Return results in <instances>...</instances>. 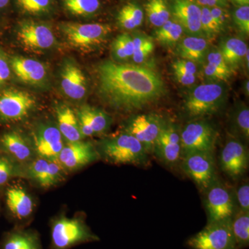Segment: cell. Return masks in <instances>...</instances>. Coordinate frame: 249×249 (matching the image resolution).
<instances>
[{
    "label": "cell",
    "mask_w": 249,
    "mask_h": 249,
    "mask_svg": "<svg viewBox=\"0 0 249 249\" xmlns=\"http://www.w3.org/2000/svg\"><path fill=\"white\" fill-rule=\"evenodd\" d=\"M201 27L206 38H213L222 32V29L215 22L209 7H201Z\"/></svg>",
    "instance_id": "cell-35"
},
{
    "label": "cell",
    "mask_w": 249,
    "mask_h": 249,
    "mask_svg": "<svg viewBox=\"0 0 249 249\" xmlns=\"http://www.w3.org/2000/svg\"><path fill=\"white\" fill-rule=\"evenodd\" d=\"M182 158L196 152H214L218 132L213 124L206 119H194L180 132Z\"/></svg>",
    "instance_id": "cell-5"
},
{
    "label": "cell",
    "mask_w": 249,
    "mask_h": 249,
    "mask_svg": "<svg viewBox=\"0 0 249 249\" xmlns=\"http://www.w3.org/2000/svg\"><path fill=\"white\" fill-rule=\"evenodd\" d=\"M36 105L29 93L17 90H7L0 94V120L14 122L29 115Z\"/></svg>",
    "instance_id": "cell-15"
},
{
    "label": "cell",
    "mask_w": 249,
    "mask_h": 249,
    "mask_svg": "<svg viewBox=\"0 0 249 249\" xmlns=\"http://www.w3.org/2000/svg\"><path fill=\"white\" fill-rule=\"evenodd\" d=\"M209 45L206 37L188 36L178 42L177 50L182 59L202 63L209 52Z\"/></svg>",
    "instance_id": "cell-23"
},
{
    "label": "cell",
    "mask_w": 249,
    "mask_h": 249,
    "mask_svg": "<svg viewBox=\"0 0 249 249\" xmlns=\"http://www.w3.org/2000/svg\"><path fill=\"white\" fill-rule=\"evenodd\" d=\"M232 21L244 35L249 34V6H238L232 13Z\"/></svg>",
    "instance_id": "cell-38"
},
{
    "label": "cell",
    "mask_w": 249,
    "mask_h": 249,
    "mask_svg": "<svg viewBox=\"0 0 249 249\" xmlns=\"http://www.w3.org/2000/svg\"><path fill=\"white\" fill-rule=\"evenodd\" d=\"M97 76L98 93L116 110H139L165 93L161 77L148 67L106 60L98 65Z\"/></svg>",
    "instance_id": "cell-1"
},
{
    "label": "cell",
    "mask_w": 249,
    "mask_h": 249,
    "mask_svg": "<svg viewBox=\"0 0 249 249\" xmlns=\"http://www.w3.org/2000/svg\"><path fill=\"white\" fill-rule=\"evenodd\" d=\"M16 178H25L22 165L9 156L0 155V187L4 186L10 180Z\"/></svg>",
    "instance_id": "cell-32"
},
{
    "label": "cell",
    "mask_w": 249,
    "mask_h": 249,
    "mask_svg": "<svg viewBox=\"0 0 249 249\" xmlns=\"http://www.w3.org/2000/svg\"><path fill=\"white\" fill-rule=\"evenodd\" d=\"M219 51L228 66L233 71L243 62L249 49L245 41L229 37L221 42Z\"/></svg>",
    "instance_id": "cell-25"
},
{
    "label": "cell",
    "mask_w": 249,
    "mask_h": 249,
    "mask_svg": "<svg viewBox=\"0 0 249 249\" xmlns=\"http://www.w3.org/2000/svg\"><path fill=\"white\" fill-rule=\"evenodd\" d=\"M25 178L42 188H52L62 183L66 172L57 160L36 157L24 168Z\"/></svg>",
    "instance_id": "cell-14"
},
{
    "label": "cell",
    "mask_w": 249,
    "mask_h": 249,
    "mask_svg": "<svg viewBox=\"0 0 249 249\" xmlns=\"http://www.w3.org/2000/svg\"><path fill=\"white\" fill-rule=\"evenodd\" d=\"M6 204L14 216L19 219L30 217L34 211V202L25 188L15 186L10 188L6 193Z\"/></svg>",
    "instance_id": "cell-20"
},
{
    "label": "cell",
    "mask_w": 249,
    "mask_h": 249,
    "mask_svg": "<svg viewBox=\"0 0 249 249\" xmlns=\"http://www.w3.org/2000/svg\"><path fill=\"white\" fill-rule=\"evenodd\" d=\"M0 149L21 165H26L36 157L32 142L18 132H6L0 139Z\"/></svg>",
    "instance_id": "cell-19"
},
{
    "label": "cell",
    "mask_w": 249,
    "mask_h": 249,
    "mask_svg": "<svg viewBox=\"0 0 249 249\" xmlns=\"http://www.w3.org/2000/svg\"><path fill=\"white\" fill-rule=\"evenodd\" d=\"M203 193L207 224L231 219L236 210L233 194L219 178H216Z\"/></svg>",
    "instance_id": "cell-6"
},
{
    "label": "cell",
    "mask_w": 249,
    "mask_h": 249,
    "mask_svg": "<svg viewBox=\"0 0 249 249\" xmlns=\"http://www.w3.org/2000/svg\"><path fill=\"white\" fill-rule=\"evenodd\" d=\"M134 43L133 61L142 64L151 55L155 49V43L152 38L143 35L135 36L132 37Z\"/></svg>",
    "instance_id": "cell-34"
},
{
    "label": "cell",
    "mask_w": 249,
    "mask_h": 249,
    "mask_svg": "<svg viewBox=\"0 0 249 249\" xmlns=\"http://www.w3.org/2000/svg\"><path fill=\"white\" fill-rule=\"evenodd\" d=\"M181 168L202 193L218 178L214 152L188 154L181 159Z\"/></svg>",
    "instance_id": "cell-7"
},
{
    "label": "cell",
    "mask_w": 249,
    "mask_h": 249,
    "mask_svg": "<svg viewBox=\"0 0 249 249\" xmlns=\"http://www.w3.org/2000/svg\"><path fill=\"white\" fill-rule=\"evenodd\" d=\"M234 4L237 6H249V0H231Z\"/></svg>",
    "instance_id": "cell-47"
},
{
    "label": "cell",
    "mask_w": 249,
    "mask_h": 249,
    "mask_svg": "<svg viewBox=\"0 0 249 249\" xmlns=\"http://www.w3.org/2000/svg\"><path fill=\"white\" fill-rule=\"evenodd\" d=\"M117 19L119 25L121 27L124 28V29H126V30H132V29L137 28V26L134 24L133 21L130 19V18L122 9H121V11H119Z\"/></svg>",
    "instance_id": "cell-44"
},
{
    "label": "cell",
    "mask_w": 249,
    "mask_h": 249,
    "mask_svg": "<svg viewBox=\"0 0 249 249\" xmlns=\"http://www.w3.org/2000/svg\"><path fill=\"white\" fill-rule=\"evenodd\" d=\"M32 145L36 157L57 160L65 142L57 126L46 124L34 131Z\"/></svg>",
    "instance_id": "cell-16"
},
{
    "label": "cell",
    "mask_w": 249,
    "mask_h": 249,
    "mask_svg": "<svg viewBox=\"0 0 249 249\" xmlns=\"http://www.w3.org/2000/svg\"><path fill=\"white\" fill-rule=\"evenodd\" d=\"M183 33L181 25L170 19L156 31L155 39L162 45L170 47L181 40Z\"/></svg>",
    "instance_id": "cell-30"
},
{
    "label": "cell",
    "mask_w": 249,
    "mask_h": 249,
    "mask_svg": "<svg viewBox=\"0 0 249 249\" xmlns=\"http://www.w3.org/2000/svg\"><path fill=\"white\" fill-rule=\"evenodd\" d=\"M11 70L6 59L2 54L0 53V85L2 84L9 78Z\"/></svg>",
    "instance_id": "cell-45"
},
{
    "label": "cell",
    "mask_w": 249,
    "mask_h": 249,
    "mask_svg": "<svg viewBox=\"0 0 249 249\" xmlns=\"http://www.w3.org/2000/svg\"><path fill=\"white\" fill-rule=\"evenodd\" d=\"M9 0H0V9L5 7L9 4Z\"/></svg>",
    "instance_id": "cell-48"
},
{
    "label": "cell",
    "mask_w": 249,
    "mask_h": 249,
    "mask_svg": "<svg viewBox=\"0 0 249 249\" xmlns=\"http://www.w3.org/2000/svg\"><path fill=\"white\" fill-rule=\"evenodd\" d=\"M198 4L206 7H222L227 6V0H196Z\"/></svg>",
    "instance_id": "cell-46"
},
{
    "label": "cell",
    "mask_w": 249,
    "mask_h": 249,
    "mask_svg": "<svg viewBox=\"0 0 249 249\" xmlns=\"http://www.w3.org/2000/svg\"><path fill=\"white\" fill-rule=\"evenodd\" d=\"M173 73L177 81L184 86H190V85L194 84L196 82V76H194V75L188 74L184 72L174 70Z\"/></svg>",
    "instance_id": "cell-43"
},
{
    "label": "cell",
    "mask_w": 249,
    "mask_h": 249,
    "mask_svg": "<svg viewBox=\"0 0 249 249\" xmlns=\"http://www.w3.org/2000/svg\"><path fill=\"white\" fill-rule=\"evenodd\" d=\"M65 38L72 47L85 49L102 44L110 34V26L103 24L66 23L62 27Z\"/></svg>",
    "instance_id": "cell-10"
},
{
    "label": "cell",
    "mask_w": 249,
    "mask_h": 249,
    "mask_svg": "<svg viewBox=\"0 0 249 249\" xmlns=\"http://www.w3.org/2000/svg\"><path fill=\"white\" fill-rule=\"evenodd\" d=\"M244 89H245L246 94L249 95V80L245 82V85H244Z\"/></svg>",
    "instance_id": "cell-49"
},
{
    "label": "cell",
    "mask_w": 249,
    "mask_h": 249,
    "mask_svg": "<svg viewBox=\"0 0 249 249\" xmlns=\"http://www.w3.org/2000/svg\"><path fill=\"white\" fill-rule=\"evenodd\" d=\"M230 135L240 139L246 145L249 140V109L244 103L237 105L230 119Z\"/></svg>",
    "instance_id": "cell-27"
},
{
    "label": "cell",
    "mask_w": 249,
    "mask_h": 249,
    "mask_svg": "<svg viewBox=\"0 0 249 249\" xmlns=\"http://www.w3.org/2000/svg\"><path fill=\"white\" fill-rule=\"evenodd\" d=\"M232 70L216 66L206 62L203 67V73L206 79L213 82L227 81L232 76Z\"/></svg>",
    "instance_id": "cell-36"
},
{
    "label": "cell",
    "mask_w": 249,
    "mask_h": 249,
    "mask_svg": "<svg viewBox=\"0 0 249 249\" xmlns=\"http://www.w3.org/2000/svg\"><path fill=\"white\" fill-rule=\"evenodd\" d=\"M80 111L86 117L95 134L103 133L109 128L111 122L110 117L101 109L83 106Z\"/></svg>",
    "instance_id": "cell-31"
},
{
    "label": "cell",
    "mask_w": 249,
    "mask_h": 249,
    "mask_svg": "<svg viewBox=\"0 0 249 249\" xmlns=\"http://www.w3.org/2000/svg\"><path fill=\"white\" fill-rule=\"evenodd\" d=\"M173 70H178L188 73V74L194 75L196 76L197 73V67L195 62L190 61V60H185V59H178L173 62Z\"/></svg>",
    "instance_id": "cell-42"
},
{
    "label": "cell",
    "mask_w": 249,
    "mask_h": 249,
    "mask_svg": "<svg viewBox=\"0 0 249 249\" xmlns=\"http://www.w3.org/2000/svg\"><path fill=\"white\" fill-rule=\"evenodd\" d=\"M209 9L213 18H214L222 31H224L230 20V15L229 12L224 8L217 7V6L209 8Z\"/></svg>",
    "instance_id": "cell-41"
},
{
    "label": "cell",
    "mask_w": 249,
    "mask_h": 249,
    "mask_svg": "<svg viewBox=\"0 0 249 249\" xmlns=\"http://www.w3.org/2000/svg\"><path fill=\"white\" fill-rule=\"evenodd\" d=\"M99 160L96 146L91 142L81 140L65 144L57 161L66 173H72Z\"/></svg>",
    "instance_id": "cell-13"
},
{
    "label": "cell",
    "mask_w": 249,
    "mask_h": 249,
    "mask_svg": "<svg viewBox=\"0 0 249 249\" xmlns=\"http://www.w3.org/2000/svg\"><path fill=\"white\" fill-rule=\"evenodd\" d=\"M61 87L64 92L69 97L80 100L86 94V78L79 67L67 64L64 67L61 75Z\"/></svg>",
    "instance_id": "cell-21"
},
{
    "label": "cell",
    "mask_w": 249,
    "mask_h": 249,
    "mask_svg": "<svg viewBox=\"0 0 249 249\" xmlns=\"http://www.w3.org/2000/svg\"><path fill=\"white\" fill-rule=\"evenodd\" d=\"M231 227L237 249H245L249 245V212L236 208L231 219Z\"/></svg>",
    "instance_id": "cell-28"
},
{
    "label": "cell",
    "mask_w": 249,
    "mask_h": 249,
    "mask_svg": "<svg viewBox=\"0 0 249 249\" xmlns=\"http://www.w3.org/2000/svg\"><path fill=\"white\" fill-rule=\"evenodd\" d=\"M237 209L249 212V183L248 180L242 181L232 191Z\"/></svg>",
    "instance_id": "cell-37"
},
{
    "label": "cell",
    "mask_w": 249,
    "mask_h": 249,
    "mask_svg": "<svg viewBox=\"0 0 249 249\" xmlns=\"http://www.w3.org/2000/svg\"><path fill=\"white\" fill-rule=\"evenodd\" d=\"M191 249H237L231 220L213 223L186 241Z\"/></svg>",
    "instance_id": "cell-8"
},
{
    "label": "cell",
    "mask_w": 249,
    "mask_h": 249,
    "mask_svg": "<svg viewBox=\"0 0 249 249\" xmlns=\"http://www.w3.org/2000/svg\"><path fill=\"white\" fill-rule=\"evenodd\" d=\"M170 12L175 22L189 36L204 37L201 27V7L196 0H169Z\"/></svg>",
    "instance_id": "cell-17"
},
{
    "label": "cell",
    "mask_w": 249,
    "mask_h": 249,
    "mask_svg": "<svg viewBox=\"0 0 249 249\" xmlns=\"http://www.w3.org/2000/svg\"><path fill=\"white\" fill-rule=\"evenodd\" d=\"M222 83L201 84L188 95L184 108L190 119H203L213 115L222 109L227 96V88Z\"/></svg>",
    "instance_id": "cell-3"
},
{
    "label": "cell",
    "mask_w": 249,
    "mask_h": 249,
    "mask_svg": "<svg viewBox=\"0 0 249 249\" xmlns=\"http://www.w3.org/2000/svg\"><path fill=\"white\" fill-rule=\"evenodd\" d=\"M134 22L137 27H139L143 21V11L139 5L128 3L121 9Z\"/></svg>",
    "instance_id": "cell-40"
},
{
    "label": "cell",
    "mask_w": 249,
    "mask_h": 249,
    "mask_svg": "<svg viewBox=\"0 0 249 249\" xmlns=\"http://www.w3.org/2000/svg\"><path fill=\"white\" fill-rule=\"evenodd\" d=\"M219 161L223 173L234 181H238L248 170V147L245 142L229 134L219 153Z\"/></svg>",
    "instance_id": "cell-9"
},
{
    "label": "cell",
    "mask_w": 249,
    "mask_h": 249,
    "mask_svg": "<svg viewBox=\"0 0 249 249\" xmlns=\"http://www.w3.org/2000/svg\"><path fill=\"white\" fill-rule=\"evenodd\" d=\"M58 128L67 142H75L84 138L79 127L78 118L71 108L61 106L56 110Z\"/></svg>",
    "instance_id": "cell-24"
},
{
    "label": "cell",
    "mask_w": 249,
    "mask_h": 249,
    "mask_svg": "<svg viewBox=\"0 0 249 249\" xmlns=\"http://www.w3.org/2000/svg\"><path fill=\"white\" fill-rule=\"evenodd\" d=\"M3 249H42V245L37 232L31 230H17L6 236Z\"/></svg>",
    "instance_id": "cell-26"
},
{
    "label": "cell",
    "mask_w": 249,
    "mask_h": 249,
    "mask_svg": "<svg viewBox=\"0 0 249 249\" xmlns=\"http://www.w3.org/2000/svg\"><path fill=\"white\" fill-rule=\"evenodd\" d=\"M50 0H18V4L24 12L40 14L45 12L50 6Z\"/></svg>",
    "instance_id": "cell-39"
},
{
    "label": "cell",
    "mask_w": 249,
    "mask_h": 249,
    "mask_svg": "<svg viewBox=\"0 0 249 249\" xmlns=\"http://www.w3.org/2000/svg\"><path fill=\"white\" fill-rule=\"evenodd\" d=\"M96 148L100 160L111 164L146 166L150 161L143 145L126 132L102 139Z\"/></svg>",
    "instance_id": "cell-2"
},
{
    "label": "cell",
    "mask_w": 249,
    "mask_h": 249,
    "mask_svg": "<svg viewBox=\"0 0 249 249\" xmlns=\"http://www.w3.org/2000/svg\"><path fill=\"white\" fill-rule=\"evenodd\" d=\"M65 9L71 14L88 16L95 14L99 9V0H63Z\"/></svg>",
    "instance_id": "cell-33"
},
{
    "label": "cell",
    "mask_w": 249,
    "mask_h": 249,
    "mask_svg": "<svg viewBox=\"0 0 249 249\" xmlns=\"http://www.w3.org/2000/svg\"><path fill=\"white\" fill-rule=\"evenodd\" d=\"M52 249H70L75 246L97 242L99 237L80 217L55 218L51 225Z\"/></svg>",
    "instance_id": "cell-4"
},
{
    "label": "cell",
    "mask_w": 249,
    "mask_h": 249,
    "mask_svg": "<svg viewBox=\"0 0 249 249\" xmlns=\"http://www.w3.org/2000/svg\"><path fill=\"white\" fill-rule=\"evenodd\" d=\"M165 123L163 118L157 114H138L127 121L124 132L137 139L150 155Z\"/></svg>",
    "instance_id": "cell-11"
},
{
    "label": "cell",
    "mask_w": 249,
    "mask_h": 249,
    "mask_svg": "<svg viewBox=\"0 0 249 249\" xmlns=\"http://www.w3.org/2000/svg\"><path fill=\"white\" fill-rule=\"evenodd\" d=\"M145 9L149 21L155 27L160 28L170 19L171 14L165 0H147Z\"/></svg>",
    "instance_id": "cell-29"
},
{
    "label": "cell",
    "mask_w": 249,
    "mask_h": 249,
    "mask_svg": "<svg viewBox=\"0 0 249 249\" xmlns=\"http://www.w3.org/2000/svg\"><path fill=\"white\" fill-rule=\"evenodd\" d=\"M152 154L163 164L174 167L182 159L181 135L175 124L165 121L155 145Z\"/></svg>",
    "instance_id": "cell-12"
},
{
    "label": "cell",
    "mask_w": 249,
    "mask_h": 249,
    "mask_svg": "<svg viewBox=\"0 0 249 249\" xmlns=\"http://www.w3.org/2000/svg\"><path fill=\"white\" fill-rule=\"evenodd\" d=\"M11 66L16 76L29 84L40 83L47 74L43 64L34 59L15 57L11 60Z\"/></svg>",
    "instance_id": "cell-22"
},
{
    "label": "cell",
    "mask_w": 249,
    "mask_h": 249,
    "mask_svg": "<svg viewBox=\"0 0 249 249\" xmlns=\"http://www.w3.org/2000/svg\"><path fill=\"white\" fill-rule=\"evenodd\" d=\"M18 37L24 47L35 50L49 49L55 43L53 31L37 23H23L18 30Z\"/></svg>",
    "instance_id": "cell-18"
}]
</instances>
